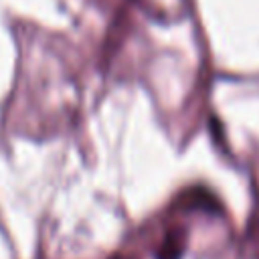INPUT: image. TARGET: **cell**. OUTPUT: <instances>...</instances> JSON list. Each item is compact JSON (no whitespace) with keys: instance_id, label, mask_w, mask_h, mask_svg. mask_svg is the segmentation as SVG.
<instances>
[{"instance_id":"1","label":"cell","mask_w":259,"mask_h":259,"mask_svg":"<svg viewBox=\"0 0 259 259\" xmlns=\"http://www.w3.org/2000/svg\"><path fill=\"white\" fill-rule=\"evenodd\" d=\"M178 257H180V245L174 241V237H168L160 249V259H178Z\"/></svg>"}]
</instances>
